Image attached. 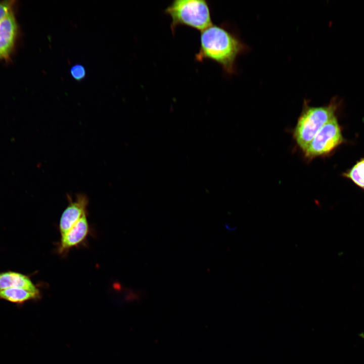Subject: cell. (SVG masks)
<instances>
[{"label": "cell", "mask_w": 364, "mask_h": 364, "mask_svg": "<svg viewBox=\"0 0 364 364\" xmlns=\"http://www.w3.org/2000/svg\"><path fill=\"white\" fill-rule=\"evenodd\" d=\"M88 199L83 194L77 195L75 200L69 202L63 212L59 222L61 235L67 233L85 214Z\"/></svg>", "instance_id": "8992f818"}, {"label": "cell", "mask_w": 364, "mask_h": 364, "mask_svg": "<svg viewBox=\"0 0 364 364\" xmlns=\"http://www.w3.org/2000/svg\"><path fill=\"white\" fill-rule=\"evenodd\" d=\"M70 74L74 79L77 81L81 80L85 76V68L82 65L75 64L71 67Z\"/></svg>", "instance_id": "8fae6325"}, {"label": "cell", "mask_w": 364, "mask_h": 364, "mask_svg": "<svg viewBox=\"0 0 364 364\" xmlns=\"http://www.w3.org/2000/svg\"><path fill=\"white\" fill-rule=\"evenodd\" d=\"M11 288H20L40 293L39 289L28 276L14 271L0 272V291Z\"/></svg>", "instance_id": "ba28073f"}, {"label": "cell", "mask_w": 364, "mask_h": 364, "mask_svg": "<svg viewBox=\"0 0 364 364\" xmlns=\"http://www.w3.org/2000/svg\"><path fill=\"white\" fill-rule=\"evenodd\" d=\"M19 28L14 9L0 21V62L8 61L15 49Z\"/></svg>", "instance_id": "5b68a950"}, {"label": "cell", "mask_w": 364, "mask_h": 364, "mask_svg": "<svg viewBox=\"0 0 364 364\" xmlns=\"http://www.w3.org/2000/svg\"><path fill=\"white\" fill-rule=\"evenodd\" d=\"M88 232L89 225L85 214L67 233L61 235L58 252L64 253L77 246L85 239Z\"/></svg>", "instance_id": "52a82bcc"}, {"label": "cell", "mask_w": 364, "mask_h": 364, "mask_svg": "<svg viewBox=\"0 0 364 364\" xmlns=\"http://www.w3.org/2000/svg\"><path fill=\"white\" fill-rule=\"evenodd\" d=\"M343 176L364 190V157L360 159L351 168L344 172Z\"/></svg>", "instance_id": "30bf717a"}, {"label": "cell", "mask_w": 364, "mask_h": 364, "mask_svg": "<svg viewBox=\"0 0 364 364\" xmlns=\"http://www.w3.org/2000/svg\"><path fill=\"white\" fill-rule=\"evenodd\" d=\"M40 297V293L20 288H11L0 291V299L19 304L27 301L38 299Z\"/></svg>", "instance_id": "9c48e42d"}, {"label": "cell", "mask_w": 364, "mask_h": 364, "mask_svg": "<svg viewBox=\"0 0 364 364\" xmlns=\"http://www.w3.org/2000/svg\"><path fill=\"white\" fill-rule=\"evenodd\" d=\"M344 142L340 126L336 116L317 132L303 151L304 157L312 160L331 154Z\"/></svg>", "instance_id": "277c9868"}, {"label": "cell", "mask_w": 364, "mask_h": 364, "mask_svg": "<svg viewBox=\"0 0 364 364\" xmlns=\"http://www.w3.org/2000/svg\"><path fill=\"white\" fill-rule=\"evenodd\" d=\"M15 1H0V21L9 12L14 9Z\"/></svg>", "instance_id": "7c38bea8"}, {"label": "cell", "mask_w": 364, "mask_h": 364, "mask_svg": "<svg viewBox=\"0 0 364 364\" xmlns=\"http://www.w3.org/2000/svg\"><path fill=\"white\" fill-rule=\"evenodd\" d=\"M247 49V46L223 25L212 24L201 32L200 48L195 59L215 62L227 74H232L236 72L237 58Z\"/></svg>", "instance_id": "6da1fadb"}, {"label": "cell", "mask_w": 364, "mask_h": 364, "mask_svg": "<svg viewBox=\"0 0 364 364\" xmlns=\"http://www.w3.org/2000/svg\"><path fill=\"white\" fill-rule=\"evenodd\" d=\"M336 102L332 101L327 105L310 106L304 101L302 111L293 131V137L299 147L303 151L320 129L335 116Z\"/></svg>", "instance_id": "3957f363"}, {"label": "cell", "mask_w": 364, "mask_h": 364, "mask_svg": "<svg viewBox=\"0 0 364 364\" xmlns=\"http://www.w3.org/2000/svg\"><path fill=\"white\" fill-rule=\"evenodd\" d=\"M225 228H226V229L227 230H232V231H233V230H235V229H236V227L233 228H229L227 224L225 225Z\"/></svg>", "instance_id": "4fadbf2b"}, {"label": "cell", "mask_w": 364, "mask_h": 364, "mask_svg": "<svg viewBox=\"0 0 364 364\" xmlns=\"http://www.w3.org/2000/svg\"><path fill=\"white\" fill-rule=\"evenodd\" d=\"M171 19L170 29L185 25L203 31L212 24L209 4L204 0H175L165 9Z\"/></svg>", "instance_id": "7a4b0ae2"}]
</instances>
